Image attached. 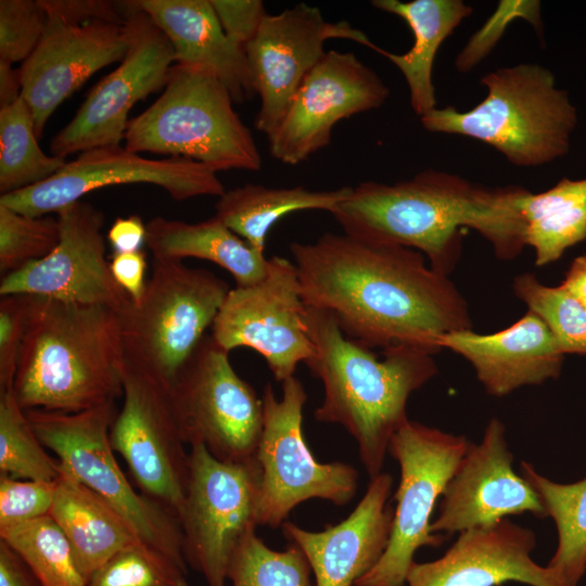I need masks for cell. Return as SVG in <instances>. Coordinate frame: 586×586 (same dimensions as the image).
<instances>
[{
    "label": "cell",
    "instance_id": "cell-1",
    "mask_svg": "<svg viewBox=\"0 0 586 586\" xmlns=\"http://www.w3.org/2000/svg\"><path fill=\"white\" fill-rule=\"evenodd\" d=\"M306 306L329 311L342 332L369 347L411 346L434 355L438 340L472 329L468 303L417 250L326 232L292 242Z\"/></svg>",
    "mask_w": 586,
    "mask_h": 586
},
{
    "label": "cell",
    "instance_id": "cell-2",
    "mask_svg": "<svg viewBox=\"0 0 586 586\" xmlns=\"http://www.w3.org/2000/svg\"><path fill=\"white\" fill-rule=\"evenodd\" d=\"M522 189L489 188L425 169L394 184L361 182L332 216L344 233L417 250L432 269L448 276L460 258L463 227L486 239L500 259L520 254L525 246L517 208Z\"/></svg>",
    "mask_w": 586,
    "mask_h": 586
},
{
    "label": "cell",
    "instance_id": "cell-3",
    "mask_svg": "<svg viewBox=\"0 0 586 586\" xmlns=\"http://www.w3.org/2000/svg\"><path fill=\"white\" fill-rule=\"evenodd\" d=\"M315 355L305 364L323 385L317 421L342 425L356 441L370 480L381 473L394 433L408 420L409 396L436 375L433 355L411 346L371 348L347 337L327 310L306 306Z\"/></svg>",
    "mask_w": 586,
    "mask_h": 586
},
{
    "label": "cell",
    "instance_id": "cell-4",
    "mask_svg": "<svg viewBox=\"0 0 586 586\" xmlns=\"http://www.w3.org/2000/svg\"><path fill=\"white\" fill-rule=\"evenodd\" d=\"M119 313L34 296L12 392L24 410L79 412L123 395Z\"/></svg>",
    "mask_w": 586,
    "mask_h": 586
},
{
    "label": "cell",
    "instance_id": "cell-5",
    "mask_svg": "<svg viewBox=\"0 0 586 586\" xmlns=\"http://www.w3.org/2000/svg\"><path fill=\"white\" fill-rule=\"evenodd\" d=\"M480 82L487 94L476 106L436 107L420 117L423 128L480 140L520 167L542 166L568 152L576 112L549 69L521 63L491 72Z\"/></svg>",
    "mask_w": 586,
    "mask_h": 586
},
{
    "label": "cell",
    "instance_id": "cell-6",
    "mask_svg": "<svg viewBox=\"0 0 586 586\" xmlns=\"http://www.w3.org/2000/svg\"><path fill=\"white\" fill-rule=\"evenodd\" d=\"M232 103L228 88L212 71L174 63L162 94L129 119L125 148L190 158L216 173L259 170L258 148Z\"/></svg>",
    "mask_w": 586,
    "mask_h": 586
},
{
    "label": "cell",
    "instance_id": "cell-7",
    "mask_svg": "<svg viewBox=\"0 0 586 586\" xmlns=\"http://www.w3.org/2000/svg\"><path fill=\"white\" fill-rule=\"evenodd\" d=\"M229 290L207 269L154 259L143 295L119 313L126 362L171 385Z\"/></svg>",
    "mask_w": 586,
    "mask_h": 586
},
{
    "label": "cell",
    "instance_id": "cell-8",
    "mask_svg": "<svg viewBox=\"0 0 586 586\" xmlns=\"http://www.w3.org/2000/svg\"><path fill=\"white\" fill-rule=\"evenodd\" d=\"M40 442L61 468L112 505L140 538L187 570L178 520L139 494L120 469L110 441L114 403L79 412L25 410Z\"/></svg>",
    "mask_w": 586,
    "mask_h": 586
},
{
    "label": "cell",
    "instance_id": "cell-9",
    "mask_svg": "<svg viewBox=\"0 0 586 586\" xmlns=\"http://www.w3.org/2000/svg\"><path fill=\"white\" fill-rule=\"evenodd\" d=\"M307 394L296 377L282 382L278 399L271 384L263 390V431L256 453L262 471L258 525L277 528L300 504L319 498L347 505L358 486L351 464L319 462L303 434V408Z\"/></svg>",
    "mask_w": 586,
    "mask_h": 586
},
{
    "label": "cell",
    "instance_id": "cell-10",
    "mask_svg": "<svg viewBox=\"0 0 586 586\" xmlns=\"http://www.w3.org/2000/svg\"><path fill=\"white\" fill-rule=\"evenodd\" d=\"M469 444L462 435L409 419L394 433L388 453L399 464L400 480L390 540L354 586H406L417 550L444 543L445 536L432 531V514Z\"/></svg>",
    "mask_w": 586,
    "mask_h": 586
},
{
    "label": "cell",
    "instance_id": "cell-11",
    "mask_svg": "<svg viewBox=\"0 0 586 586\" xmlns=\"http://www.w3.org/2000/svg\"><path fill=\"white\" fill-rule=\"evenodd\" d=\"M189 479L179 524L187 564L207 586H226L231 559L258 526L262 471L257 459L222 461L190 446Z\"/></svg>",
    "mask_w": 586,
    "mask_h": 586
},
{
    "label": "cell",
    "instance_id": "cell-12",
    "mask_svg": "<svg viewBox=\"0 0 586 586\" xmlns=\"http://www.w3.org/2000/svg\"><path fill=\"white\" fill-rule=\"evenodd\" d=\"M186 444L203 445L222 461L256 458L263 431V402L241 379L229 352L205 335L170 385Z\"/></svg>",
    "mask_w": 586,
    "mask_h": 586
},
{
    "label": "cell",
    "instance_id": "cell-13",
    "mask_svg": "<svg viewBox=\"0 0 586 586\" xmlns=\"http://www.w3.org/2000/svg\"><path fill=\"white\" fill-rule=\"evenodd\" d=\"M123 396V406L110 430L111 445L127 463L141 494L179 522L190 455L184 448L170 385L126 362Z\"/></svg>",
    "mask_w": 586,
    "mask_h": 586
},
{
    "label": "cell",
    "instance_id": "cell-14",
    "mask_svg": "<svg viewBox=\"0 0 586 586\" xmlns=\"http://www.w3.org/2000/svg\"><path fill=\"white\" fill-rule=\"evenodd\" d=\"M294 263L273 255L266 276L249 286L230 289L213 324V340L230 352L250 347L260 354L278 382L294 375L315 355L305 323Z\"/></svg>",
    "mask_w": 586,
    "mask_h": 586
},
{
    "label": "cell",
    "instance_id": "cell-15",
    "mask_svg": "<svg viewBox=\"0 0 586 586\" xmlns=\"http://www.w3.org/2000/svg\"><path fill=\"white\" fill-rule=\"evenodd\" d=\"M127 51L119 65L87 94L72 118L51 140L50 152L65 158L76 152L119 145L128 113L140 100L164 88L175 63L166 35L143 11L125 1Z\"/></svg>",
    "mask_w": 586,
    "mask_h": 586
},
{
    "label": "cell",
    "instance_id": "cell-16",
    "mask_svg": "<svg viewBox=\"0 0 586 586\" xmlns=\"http://www.w3.org/2000/svg\"><path fill=\"white\" fill-rule=\"evenodd\" d=\"M127 183H150L170 198L220 196L226 191L217 173L184 157L146 158L125 146L107 145L81 152L50 178L2 194L0 204L29 217H42L80 200L95 189Z\"/></svg>",
    "mask_w": 586,
    "mask_h": 586
},
{
    "label": "cell",
    "instance_id": "cell-17",
    "mask_svg": "<svg viewBox=\"0 0 586 586\" xmlns=\"http://www.w3.org/2000/svg\"><path fill=\"white\" fill-rule=\"evenodd\" d=\"M333 38L378 49L347 21H326L317 7L304 2L265 15L245 47L254 90L260 99L257 130L266 137L276 130L302 81L324 56V42Z\"/></svg>",
    "mask_w": 586,
    "mask_h": 586
},
{
    "label": "cell",
    "instance_id": "cell-18",
    "mask_svg": "<svg viewBox=\"0 0 586 586\" xmlns=\"http://www.w3.org/2000/svg\"><path fill=\"white\" fill-rule=\"evenodd\" d=\"M388 97V87L354 53L330 50L304 78L267 137L270 155L283 164H300L330 143L340 120L379 109Z\"/></svg>",
    "mask_w": 586,
    "mask_h": 586
},
{
    "label": "cell",
    "instance_id": "cell-19",
    "mask_svg": "<svg viewBox=\"0 0 586 586\" xmlns=\"http://www.w3.org/2000/svg\"><path fill=\"white\" fill-rule=\"evenodd\" d=\"M56 214L60 241L55 249L44 258L5 275L0 295L28 294L125 310L131 298L114 280L105 257L103 213L79 200Z\"/></svg>",
    "mask_w": 586,
    "mask_h": 586
},
{
    "label": "cell",
    "instance_id": "cell-20",
    "mask_svg": "<svg viewBox=\"0 0 586 586\" xmlns=\"http://www.w3.org/2000/svg\"><path fill=\"white\" fill-rule=\"evenodd\" d=\"M512 462L506 426L493 418L481 442H470L447 483L432 522L433 533L446 537L525 512L547 518L539 496L524 476L515 473Z\"/></svg>",
    "mask_w": 586,
    "mask_h": 586
},
{
    "label": "cell",
    "instance_id": "cell-21",
    "mask_svg": "<svg viewBox=\"0 0 586 586\" xmlns=\"http://www.w3.org/2000/svg\"><path fill=\"white\" fill-rule=\"evenodd\" d=\"M127 46L125 23L69 24L47 16L42 39L18 68L22 98L29 106L38 138L59 105L94 73L120 62Z\"/></svg>",
    "mask_w": 586,
    "mask_h": 586
},
{
    "label": "cell",
    "instance_id": "cell-22",
    "mask_svg": "<svg viewBox=\"0 0 586 586\" xmlns=\"http://www.w3.org/2000/svg\"><path fill=\"white\" fill-rule=\"evenodd\" d=\"M533 531L509 518L459 533L442 557L411 565L406 586H564L547 566L532 558Z\"/></svg>",
    "mask_w": 586,
    "mask_h": 586
},
{
    "label": "cell",
    "instance_id": "cell-23",
    "mask_svg": "<svg viewBox=\"0 0 586 586\" xmlns=\"http://www.w3.org/2000/svg\"><path fill=\"white\" fill-rule=\"evenodd\" d=\"M392 486V475L381 472L370 480L353 512L322 531H307L289 521L281 525L284 537L307 558L315 586H354L379 562L393 524Z\"/></svg>",
    "mask_w": 586,
    "mask_h": 586
},
{
    "label": "cell",
    "instance_id": "cell-24",
    "mask_svg": "<svg viewBox=\"0 0 586 586\" xmlns=\"http://www.w3.org/2000/svg\"><path fill=\"white\" fill-rule=\"evenodd\" d=\"M438 346L466 358L485 391L496 397L557 379L564 360L546 323L531 310L496 333L479 334L472 329L447 333Z\"/></svg>",
    "mask_w": 586,
    "mask_h": 586
},
{
    "label": "cell",
    "instance_id": "cell-25",
    "mask_svg": "<svg viewBox=\"0 0 586 586\" xmlns=\"http://www.w3.org/2000/svg\"><path fill=\"white\" fill-rule=\"evenodd\" d=\"M169 39L175 63L212 71L233 102L255 94L245 48L224 31L209 0H132Z\"/></svg>",
    "mask_w": 586,
    "mask_h": 586
},
{
    "label": "cell",
    "instance_id": "cell-26",
    "mask_svg": "<svg viewBox=\"0 0 586 586\" xmlns=\"http://www.w3.org/2000/svg\"><path fill=\"white\" fill-rule=\"evenodd\" d=\"M49 515L67 537L87 582L116 552L143 542L123 514L62 468Z\"/></svg>",
    "mask_w": 586,
    "mask_h": 586
},
{
    "label": "cell",
    "instance_id": "cell-27",
    "mask_svg": "<svg viewBox=\"0 0 586 586\" xmlns=\"http://www.w3.org/2000/svg\"><path fill=\"white\" fill-rule=\"evenodd\" d=\"M379 10L402 17L413 34V44L404 54L380 47L377 51L402 72L409 88L410 104L420 117L436 109L432 73L436 53L459 24L472 14L462 0H373Z\"/></svg>",
    "mask_w": 586,
    "mask_h": 586
},
{
    "label": "cell",
    "instance_id": "cell-28",
    "mask_svg": "<svg viewBox=\"0 0 586 586\" xmlns=\"http://www.w3.org/2000/svg\"><path fill=\"white\" fill-rule=\"evenodd\" d=\"M146 245L155 260H209L230 272L237 286L264 279L268 258L216 216L195 224L155 217L146 224Z\"/></svg>",
    "mask_w": 586,
    "mask_h": 586
},
{
    "label": "cell",
    "instance_id": "cell-29",
    "mask_svg": "<svg viewBox=\"0 0 586 586\" xmlns=\"http://www.w3.org/2000/svg\"><path fill=\"white\" fill-rule=\"evenodd\" d=\"M353 187L311 191L302 186L271 188L256 183L225 191L215 204V216L254 249L265 253L271 227L283 216L304 209L333 213Z\"/></svg>",
    "mask_w": 586,
    "mask_h": 586
},
{
    "label": "cell",
    "instance_id": "cell-30",
    "mask_svg": "<svg viewBox=\"0 0 586 586\" xmlns=\"http://www.w3.org/2000/svg\"><path fill=\"white\" fill-rule=\"evenodd\" d=\"M517 208L525 245L534 249L537 266L558 260L569 247L586 239V178H563L540 193L523 188Z\"/></svg>",
    "mask_w": 586,
    "mask_h": 586
},
{
    "label": "cell",
    "instance_id": "cell-31",
    "mask_svg": "<svg viewBox=\"0 0 586 586\" xmlns=\"http://www.w3.org/2000/svg\"><path fill=\"white\" fill-rule=\"evenodd\" d=\"M521 471L557 527L558 545L547 566L564 586H577L586 571V477L553 482L526 461L521 462Z\"/></svg>",
    "mask_w": 586,
    "mask_h": 586
},
{
    "label": "cell",
    "instance_id": "cell-32",
    "mask_svg": "<svg viewBox=\"0 0 586 586\" xmlns=\"http://www.w3.org/2000/svg\"><path fill=\"white\" fill-rule=\"evenodd\" d=\"M37 138L31 112L22 97L0 109L1 195L44 181L67 163L63 157L46 154Z\"/></svg>",
    "mask_w": 586,
    "mask_h": 586
},
{
    "label": "cell",
    "instance_id": "cell-33",
    "mask_svg": "<svg viewBox=\"0 0 586 586\" xmlns=\"http://www.w3.org/2000/svg\"><path fill=\"white\" fill-rule=\"evenodd\" d=\"M0 540L21 557L39 586H87L67 537L50 515L2 527Z\"/></svg>",
    "mask_w": 586,
    "mask_h": 586
},
{
    "label": "cell",
    "instance_id": "cell-34",
    "mask_svg": "<svg viewBox=\"0 0 586 586\" xmlns=\"http://www.w3.org/2000/svg\"><path fill=\"white\" fill-rule=\"evenodd\" d=\"M0 474L50 483L61 476L12 390L0 393Z\"/></svg>",
    "mask_w": 586,
    "mask_h": 586
},
{
    "label": "cell",
    "instance_id": "cell-35",
    "mask_svg": "<svg viewBox=\"0 0 586 586\" xmlns=\"http://www.w3.org/2000/svg\"><path fill=\"white\" fill-rule=\"evenodd\" d=\"M307 558L294 544L269 548L251 531L237 548L228 570L231 586H315Z\"/></svg>",
    "mask_w": 586,
    "mask_h": 586
},
{
    "label": "cell",
    "instance_id": "cell-36",
    "mask_svg": "<svg viewBox=\"0 0 586 586\" xmlns=\"http://www.w3.org/2000/svg\"><path fill=\"white\" fill-rule=\"evenodd\" d=\"M512 288L546 323L564 355H586V305L561 285L543 284L533 273L517 276Z\"/></svg>",
    "mask_w": 586,
    "mask_h": 586
},
{
    "label": "cell",
    "instance_id": "cell-37",
    "mask_svg": "<svg viewBox=\"0 0 586 586\" xmlns=\"http://www.w3.org/2000/svg\"><path fill=\"white\" fill-rule=\"evenodd\" d=\"M186 574L187 570L169 557L139 542L104 562L87 586H191Z\"/></svg>",
    "mask_w": 586,
    "mask_h": 586
},
{
    "label": "cell",
    "instance_id": "cell-38",
    "mask_svg": "<svg viewBox=\"0 0 586 586\" xmlns=\"http://www.w3.org/2000/svg\"><path fill=\"white\" fill-rule=\"evenodd\" d=\"M60 241L54 217H29L0 204V271L8 275L48 256Z\"/></svg>",
    "mask_w": 586,
    "mask_h": 586
},
{
    "label": "cell",
    "instance_id": "cell-39",
    "mask_svg": "<svg viewBox=\"0 0 586 586\" xmlns=\"http://www.w3.org/2000/svg\"><path fill=\"white\" fill-rule=\"evenodd\" d=\"M47 16L39 0L0 1V60L26 61L46 30Z\"/></svg>",
    "mask_w": 586,
    "mask_h": 586
},
{
    "label": "cell",
    "instance_id": "cell-40",
    "mask_svg": "<svg viewBox=\"0 0 586 586\" xmlns=\"http://www.w3.org/2000/svg\"><path fill=\"white\" fill-rule=\"evenodd\" d=\"M56 482L18 480L0 474V528L49 515Z\"/></svg>",
    "mask_w": 586,
    "mask_h": 586
},
{
    "label": "cell",
    "instance_id": "cell-41",
    "mask_svg": "<svg viewBox=\"0 0 586 586\" xmlns=\"http://www.w3.org/2000/svg\"><path fill=\"white\" fill-rule=\"evenodd\" d=\"M539 8V1H499L495 13L458 54L456 68L461 73L468 72L486 58L502 36L507 25L515 17L526 18L535 29L542 30Z\"/></svg>",
    "mask_w": 586,
    "mask_h": 586
},
{
    "label": "cell",
    "instance_id": "cell-42",
    "mask_svg": "<svg viewBox=\"0 0 586 586\" xmlns=\"http://www.w3.org/2000/svg\"><path fill=\"white\" fill-rule=\"evenodd\" d=\"M34 295L13 294L0 301V393L11 391Z\"/></svg>",
    "mask_w": 586,
    "mask_h": 586
},
{
    "label": "cell",
    "instance_id": "cell-43",
    "mask_svg": "<svg viewBox=\"0 0 586 586\" xmlns=\"http://www.w3.org/2000/svg\"><path fill=\"white\" fill-rule=\"evenodd\" d=\"M225 34L246 47L267 14L260 0H209Z\"/></svg>",
    "mask_w": 586,
    "mask_h": 586
},
{
    "label": "cell",
    "instance_id": "cell-44",
    "mask_svg": "<svg viewBox=\"0 0 586 586\" xmlns=\"http://www.w3.org/2000/svg\"><path fill=\"white\" fill-rule=\"evenodd\" d=\"M46 16L69 24L95 21L124 24L127 13L125 2L107 0H39Z\"/></svg>",
    "mask_w": 586,
    "mask_h": 586
},
{
    "label": "cell",
    "instance_id": "cell-45",
    "mask_svg": "<svg viewBox=\"0 0 586 586\" xmlns=\"http://www.w3.org/2000/svg\"><path fill=\"white\" fill-rule=\"evenodd\" d=\"M110 269L117 284L137 302L144 293L146 281V256L141 251L114 253L110 260Z\"/></svg>",
    "mask_w": 586,
    "mask_h": 586
},
{
    "label": "cell",
    "instance_id": "cell-46",
    "mask_svg": "<svg viewBox=\"0 0 586 586\" xmlns=\"http://www.w3.org/2000/svg\"><path fill=\"white\" fill-rule=\"evenodd\" d=\"M107 240L114 253L141 251L146 244V225L138 215L117 218L109 229Z\"/></svg>",
    "mask_w": 586,
    "mask_h": 586
},
{
    "label": "cell",
    "instance_id": "cell-47",
    "mask_svg": "<svg viewBox=\"0 0 586 586\" xmlns=\"http://www.w3.org/2000/svg\"><path fill=\"white\" fill-rule=\"evenodd\" d=\"M0 586H39L21 557L0 540Z\"/></svg>",
    "mask_w": 586,
    "mask_h": 586
},
{
    "label": "cell",
    "instance_id": "cell-48",
    "mask_svg": "<svg viewBox=\"0 0 586 586\" xmlns=\"http://www.w3.org/2000/svg\"><path fill=\"white\" fill-rule=\"evenodd\" d=\"M22 97V80L18 68L0 60V109L9 106Z\"/></svg>",
    "mask_w": 586,
    "mask_h": 586
},
{
    "label": "cell",
    "instance_id": "cell-49",
    "mask_svg": "<svg viewBox=\"0 0 586 586\" xmlns=\"http://www.w3.org/2000/svg\"><path fill=\"white\" fill-rule=\"evenodd\" d=\"M560 285L586 305V255L573 260Z\"/></svg>",
    "mask_w": 586,
    "mask_h": 586
}]
</instances>
